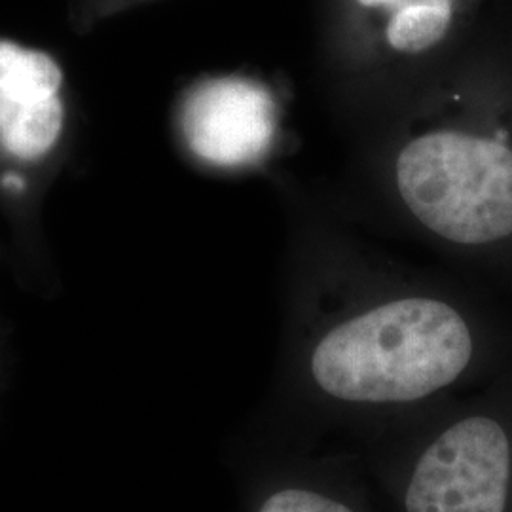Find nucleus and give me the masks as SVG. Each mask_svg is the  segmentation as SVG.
<instances>
[{"mask_svg":"<svg viewBox=\"0 0 512 512\" xmlns=\"http://www.w3.org/2000/svg\"><path fill=\"white\" fill-rule=\"evenodd\" d=\"M473 351L471 329L454 306L406 296L327 330L311 349L310 376L340 403H416L458 382Z\"/></svg>","mask_w":512,"mask_h":512,"instance_id":"obj_1","label":"nucleus"},{"mask_svg":"<svg viewBox=\"0 0 512 512\" xmlns=\"http://www.w3.org/2000/svg\"><path fill=\"white\" fill-rule=\"evenodd\" d=\"M395 186L412 217L458 245L512 234V148L458 129L425 131L404 143Z\"/></svg>","mask_w":512,"mask_h":512,"instance_id":"obj_2","label":"nucleus"},{"mask_svg":"<svg viewBox=\"0 0 512 512\" xmlns=\"http://www.w3.org/2000/svg\"><path fill=\"white\" fill-rule=\"evenodd\" d=\"M511 476L505 427L471 416L446 427L423 450L404 490V511L505 512Z\"/></svg>","mask_w":512,"mask_h":512,"instance_id":"obj_3","label":"nucleus"},{"mask_svg":"<svg viewBox=\"0 0 512 512\" xmlns=\"http://www.w3.org/2000/svg\"><path fill=\"white\" fill-rule=\"evenodd\" d=\"M183 133L192 152L209 164H253L274 143L272 95L243 78L203 82L184 101Z\"/></svg>","mask_w":512,"mask_h":512,"instance_id":"obj_4","label":"nucleus"},{"mask_svg":"<svg viewBox=\"0 0 512 512\" xmlns=\"http://www.w3.org/2000/svg\"><path fill=\"white\" fill-rule=\"evenodd\" d=\"M61 86L52 55L0 40V147L19 160L46 156L63 131Z\"/></svg>","mask_w":512,"mask_h":512,"instance_id":"obj_5","label":"nucleus"},{"mask_svg":"<svg viewBox=\"0 0 512 512\" xmlns=\"http://www.w3.org/2000/svg\"><path fill=\"white\" fill-rule=\"evenodd\" d=\"M355 4L368 12L382 14V31L410 19H429L452 29L458 14V0H355Z\"/></svg>","mask_w":512,"mask_h":512,"instance_id":"obj_6","label":"nucleus"},{"mask_svg":"<svg viewBox=\"0 0 512 512\" xmlns=\"http://www.w3.org/2000/svg\"><path fill=\"white\" fill-rule=\"evenodd\" d=\"M256 512H355L340 499L319 494L308 488H281L270 497Z\"/></svg>","mask_w":512,"mask_h":512,"instance_id":"obj_7","label":"nucleus"},{"mask_svg":"<svg viewBox=\"0 0 512 512\" xmlns=\"http://www.w3.org/2000/svg\"><path fill=\"white\" fill-rule=\"evenodd\" d=\"M2 184L4 186H8V188H12V190H21L23 186H25V183H23V179L21 177H18V175H6L4 177V181H2Z\"/></svg>","mask_w":512,"mask_h":512,"instance_id":"obj_8","label":"nucleus"}]
</instances>
